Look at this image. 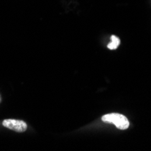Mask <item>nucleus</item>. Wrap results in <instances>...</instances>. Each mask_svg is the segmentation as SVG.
<instances>
[{
  "label": "nucleus",
  "instance_id": "nucleus-3",
  "mask_svg": "<svg viewBox=\"0 0 151 151\" xmlns=\"http://www.w3.org/2000/svg\"><path fill=\"white\" fill-rule=\"evenodd\" d=\"M111 43L108 45V48H109V50L117 49L118 46H119V44H120V41H119V37H117V36H115V35H112V36L111 37Z\"/></svg>",
  "mask_w": 151,
  "mask_h": 151
},
{
  "label": "nucleus",
  "instance_id": "nucleus-2",
  "mask_svg": "<svg viewBox=\"0 0 151 151\" xmlns=\"http://www.w3.org/2000/svg\"><path fill=\"white\" fill-rule=\"evenodd\" d=\"M3 126L5 128H7L8 129L17 131V132H24L27 129V124L19 119H5L3 121Z\"/></svg>",
  "mask_w": 151,
  "mask_h": 151
},
{
  "label": "nucleus",
  "instance_id": "nucleus-1",
  "mask_svg": "<svg viewBox=\"0 0 151 151\" xmlns=\"http://www.w3.org/2000/svg\"><path fill=\"white\" fill-rule=\"evenodd\" d=\"M101 119L107 123H112L119 129H127L129 126V122L128 119L124 115L119 113L106 114L102 117Z\"/></svg>",
  "mask_w": 151,
  "mask_h": 151
}]
</instances>
